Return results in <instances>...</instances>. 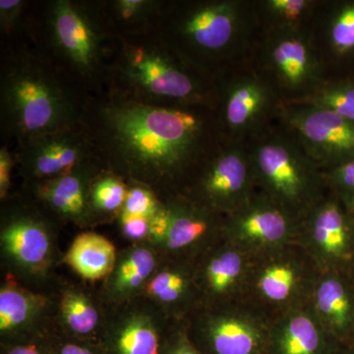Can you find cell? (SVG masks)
Listing matches in <instances>:
<instances>
[{"label": "cell", "mask_w": 354, "mask_h": 354, "mask_svg": "<svg viewBox=\"0 0 354 354\" xmlns=\"http://www.w3.org/2000/svg\"><path fill=\"white\" fill-rule=\"evenodd\" d=\"M104 169L100 160L93 158L67 174L35 183V192L57 215L84 223L94 216L91 207V187Z\"/></svg>", "instance_id": "10"}, {"label": "cell", "mask_w": 354, "mask_h": 354, "mask_svg": "<svg viewBox=\"0 0 354 354\" xmlns=\"http://www.w3.org/2000/svg\"><path fill=\"white\" fill-rule=\"evenodd\" d=\"M243 268L241 256L234 251H225L211 260L207 266L206 277L211 290L225 292L234 286Z\"/></svg>", "instance_id": "29"}, {"label": "cell", "mask_w": 354, "mask_h": 354, "mask_svg": "<svg viewBox=\"0 0 354 354\" xmlns=\"http://www.w3.org/2000/svg\"><path fill=\"white\" fill-rule=\"evenodd\" d=\"M269 60L274 75L288 90L315 88L318 62L304 36L290 29L278 32L270 44Z\"/></svg>", "instance_id": "12"}, {"label": "cell", "mask_w": 354, "mask_h": 354, "mask_svg": "<svg viewBox=\"0 0 354 354\" xmlns=\"http://www.w3.org/2000/svg\"><path fill=\"white\" fill-rule=\"evenodd\" d=\"M162 206V202L152 189L142 184L130 183L122 212L151 218Z\"/></svg>", "instance_id": "32"}, {"label": "cell", "mask_w": 354, "mask_h": 354, "mask_svg": "<svg viewBox=\"0 0 354 354\" xmlns=\"http://www.w3.org/2000/svg\"><path fill=\"white\" fill-rule=\"evenodd\" d=\"M193 342L204 354H268L269 335L253 324L223 317L209 323Z\"/></svg>", "instance_id": "15"}, {"label": "cell", "mask_w": 354, "mask_h": 354, "mask_svg": "<svg viewBox=\"0 0 354 354\" xmlns=\"http://www.w3.org/2000/svg\"><path fill=\"white\" fill-rule=\"evenodd\" d=\"M293 102L332 111L354 123V80L341 79L324 83Z\"/></svg>", "instance_id": "25"}, {"label": "cell", "mask_w": 354, "mask_h": 354, "mask_svg": "<svg viewBox=\"0 0 354 354\" xmlns=\"http://www.w3.org/2000/svg\"><path fill=\"white\" fill-rule=\"evenodd\" d=\"M145 288L148 295L157 301L174 304L185 291L186 279L180 272L165 270L152 277Z\"/></svg>", "instance_id": "31"}, {"label": "cell", "mask_w": 354, "mask_h": 354, "mask_svg": "<svg viewBox=\"0 0 354 354\" xmlns=\"http://www.w3.org/2000/svg\"><path fill=\"white\" fill-rule=\"evenodd\" d=\"M65 261L82 278L97 281L113 271L115 247L102 235L84 232L74 239Z\"/></svg>", "instance_id": "18"}, {"label": "cell", "mask_w": 354, "mask_h": 354, "mask_svg": "<svg viewBox=\"0 0 354 354\" xmlns=\"http://www.w3.org/2000/svg\"><path fill=\"white\" fill-rule=\"evenodd\" d=\"M120 223L122 234L132 241H141L149 237L150 218L121 212Z\"/></svg>", "instance_id": "39"}, {"label": "cell", "mask_w": 354, "mask_h": 354, "mask_svg": "<svg viewBox=\"0 0 354 354\" xmlns=\"http://www.w3.org/2000/svg\"><path fill=\"white\" fill-rule=\"evenodd\" d=\"M241 9L234 1L201 2L181 8L164 4L157 31L198 66L223 55L234 44ZM204 69V68H203Z\"/></svg>", "instance_id": "5"}, {"label": "cell", "mask_w": 354, "mask_h": 354, "mask_svg": "<svg viewBox=\"0 0 354 354\" xmlns=\"http://www.w3.org/2000/svg\"><path fill=\"white\" fill-rule=\"evenodd\" d=\"M88 94L39 46H7L0 68L1 132L18 143L82 124Z\"/></svg>", "instance_id": "2"}, {"label": "cell", "mask_w": 354, "mask_h": 354, "mask_svg": "<svg viewBox=\"0 0 354 354\" xmlns=\"http://www.w3.org/2000/svg\"><path fill=\"white\" fill-rule=\"evenodd\" d=\"M14 155L25 178L34 183L62 176L97 158L83 122L78 127L21 142Z\"/></svg>", "instance_id": "8"}, {"label": "cell", "mask_w": 354, "mask_h": 354, "mask_svg": "<svg viewBox=\"0 0 354 354\" xmlns=\"http://www.w3.org/2000/svg\"><path fill=\"white\" fill-rule=\"evenodd\" d=\"M165 339L150 317L133 315L102 335L106 354H160Z\"/></svg>", "instance_id": "16"}, {"label": "cell", "mask_w": 354, "mask_h": 354, "mask_svg": "<svg viewBox=\"0 0 354 354\" xmlns=\"http://www.w3.org/2000/svg\"><path fill=\"white\" fill-rule=\"evenodd\" d=\"M283 120L315 164L337 167L354 160V123L309 104L283 106Z\"/></svg>", "instance_id": "7"}, {"label": "cell", "mask_w": 354, "mask_h": 354, "mask_svg": "<svg viewBox=\"0 0 354 354\" xmlns=\"http://www.w3.org/2000/svg\"><path fill=\"white\" fill-rule=\"evenodd\" d=\"M171 208V223L165 246L171 250H179L192 245L209 232V214L207 207L191 203L169 202Z\"/></svg>", "instance_id": "23"}, {"label": "cell", "mask_w": 354, "mask_h": 354, "mask_svg": "<svg viewBox=\"0 0 354 354\" xmlns=\"http://www.w3.org/2000/svg\"><path fill=\"white\" fill-rule=\"evenodd\" d=\"M16 165L15 155L8 147L2 146L0 150V198L6 199L10 189L11 174Z\"/></svg>", "instance_id": "40"}, {"label": "cell", "mask_w": 354, "mask_h": 354, "mask_svg": "<svg viewBox=\"0 0 354 354\" xmlns=\"http://www.w3.org/2000/svg\"><path fill=\"white\" fill-rule=\"evenodd\" d=\"M43 306L44 299L41 297L15 286H3L0 290L2 344L36 337L30 328Z\"/></svg>", "instance_id": "17"}, {"label": "cell", "mask_w": 354, "mask_h": 354, "mask_svg": "<svg viewBox=\"0 0 354 354\" xmlns=\"http://www.w3.org/2000/svg\"><path fill=\"white\" fill-rule=\"evenodd\" d=\"M102 3L109 22L120 37L144 34L156 29L165 2L114 0Z\"/></svg>", "instance_id": "21"}, {"label": "cell", "mask_w": 354, "mask_h": 354, "mask_svg": "<svg viewBox=\"0 0 354 354\" xmlns=\"http://www.w3.org/2000/svg\"><path fill=\"white\" fill-rule=\"evenodd\" d=\"M160 354H204L188 335L177 334L167 337Z\"/></svg>", "instance_id": "41"}, {"label": "cell", "mask_w": 354, "mask_h": 354, "mask_svg": "<svg viewBox=\"0 0 354 354\" xmlns=\"http://www.w3.org/2000/svg\"><path fill=\"white\" fill-rule=\"evenodd\" d=\"M316 304L319 311L330 326L337 330H344L348 324L351 304L346 291L339 281L326 279L316 293Z\"/></svg>", "instance_id": "27"}, {"label": "cell", "mask_w": 354, "mask_h": 354, "mask_svg": "<svg viewBox=\"0 0 354 354\" xmlns=\"http://www.w3.org/2000/svg\"><path fill=\"white\" fill-rule=\"evenodd\" d=\"M199 108L145 104L102 88L88 95L83 125L104 169L158 195L216 148Z\"/></svg>", "instance_id": "1"}, {"label": "cell", "mask_w": 354, "mask_h": 354, "mask_svg": "<svg viewBox=\"0 0 354 354\" xmlns=\"http://www.w3.org/2000/svg\"><path fill=\"white\" fill-rule=\"evenodd\" d=\"M171 208L169 203H162V206L150 218L149 237L156 243H165L169 234L171 223Z\"/></svg>", "instance_id": "38"}, {"label": "cell", "mask_w": 354, "mask_h": 354, "mask_svg": "<svg viewBox=\"0 0 354 354\" xmlns=\"http://www.w3.org/2000/svg\"><path fill=\"white\" fill-rule=\"evenodd\" d=\"M295 272L288 265L277 264L266 269L260 279L263 295L272 301H283L290 297L295 285Z\"/></svg>", "instance_id": "30"}, {"label": "cell", "mask_w": 354, "mask_h": 354, "mask_svg": "<svg viewBox=\"0 0 354 354\" xmlns=\"http://www.w3.org/2000/svg\"><path fill=\"white\" fill-rule=\"evenodd\" d=\"M250 156L254 176L262 181L272 200L286 207L306 204L315 189V162L298 142L270 136L254 147Z\"/></svg>", "instance_id": "6"}, {"label": "cell", "mask_w": 354, "mask_h": 354, "mask_svg": "<svg viewBox=\"0 0 354 354\" xmlns=\"http://www.w3.org/2000/svg\"><path fill=\"white\" fill-rule=\"evenodd\" d=\"M55 354H106L100 342H83L66 337H51Z\"/></svg>", "instance_id": "36"}, {"label": "cell", "mask_w": 354, "mask_h": 354, "mask_svg": "<svg viewBox=\"0 0 354 354\" xmlns=\"http://www.w3.org/2000/svg\"><path fill=\"white\" fill-rule=\"evenodd\" d=\"M44 16L41 50L87 94L102 90L120 36L102 2L53 0Z\"/></svg>", "instance_id": "4"}, {"label": "cell", "mask_w": 354, "mask_h": 354, "mask_svg": "<svg viewBox=\"0 0 354 354\" xmlns=\"http://www.w3.org/2000/svg\"><path fill=\"white\" fill-rule=\"evenodd\" d=\"M60 312L68 334L66 337L83 342H100L97 335L99 313L82 292L67 291L62 297Z\"/></svg>", "instance_id": "24"}, {"label": "cell", "mask_w": 354, "mask_h": 354, "mask_svg": "<svg viewBox=\"0 0 354 354\" xmlns=\"http://www.w3.org/2000/svg\"><path fill=\"white\" fill-rule=\"evenodd\" d=\"M200 169L198 189L208 208L234 212L248 201L253 167L239 147H216Z\"/></svg>", "instance_id": "9"}, {"label": "cell", "mask_w": 354, "mask_h": 354, "mask_svg": "<svg viewBox=\"0 0 354 354\" xmlns=\"http://www.w3.org/2000/svg\"><path fill=\"white\" fill-rule=\"evenodd\" d=\"M203 71L153 29L120 37L104 88L145 104L212 108L213 90Z\"/></svg>", "instance_id": "3"}, {"label": "cell", "mask_w": 354, "mask_h": 354, "mask_svg": "<svg viewBox=\"0 0 354 354\" xmlns=\"http://www.w3.org/2000/svg\"><path fill=\"white\" fill-rule=\"evenodd\" d=\"M26 2L22 0H1L0 1V27L10 36L20 22Z\"/></svg>", "instance_id": "37"}, {"label": "cell", "mask_w": 354, "mask_h": 354, "mask_svg": "<svg viewBox=\"0 0 354 354\" xmlns=\"http://www.w3.org/2000/svg\"><path fill=\"white\" fill-rule=\"evenodd\" d=\"M157 260L155 254L146 247H136L121 256L114 266L111 279V290L114 297L124 298L138 291L150 281Z\"/></svg>", "instance_id": "22"}, {"label": "cell", "mask_w": 354, "mask_h": 354, "mask_svg": "<svg viewBox=\"0 0 354 354\" xmlns=\"http://www.w3.org/2000/svg\"><path fill=\"white\" fill-rule=\"evenodd\" d=\"M329 178L349 208H354V160L330 169Z\"/></svg>", "instance_id": "33"}, {"label": "cell", "mask_w": 354, "mask_h": 354, "mask_svg": "<svg viewBox=\"0 0 354 354\" xmlns=\"http://www.w3.org/2000/svg\"><path fill=\"white\" fill-rule=\"evenodd\" d=\"M272 106V93L256 77L236 79L223 90L220 121L227 134L239 136L255 129Z\"/></svg>", "instance_id": "11"}, {"label": "cell", "mask_w": 354, "mask_h": 354, "mask_svg": "<svg viewBox=\"0 0 354 354\" xmlns=\"http://www.w3.org/2000/svg\"><path fill=\"white\" fill-rule=\"evenodd\" d=\"M1 354H55L50 335H38L22 341L2 344Z\"/></svg>", "instance_id": "34"}, {"label": "cell", "mask_w": 354, "mask_h": 354, "mask_svg": "<svg viewBox=\"0 0 354 354\" xmlns=\"http://www.w3.org/2000/svg\"><path fill=\"white\" fill-rule=\"evenodd\" d=\"M128 185L122 177L104 169L91 187V207L95 215H120L127 200Z\"/></svg>", "instance_id": "26"}, {"label": "cell", "mask_w": 354, "mask_h": 354, "mask_svg": "<svg viewBox=\"0 0 354 354\" xmlns=\"http://www.w3.org/2000/svg\"><path fill=\"white\" fill-rule=\"evenodd\" d=\"M271 201L249 199L232 212L230 230L237 239L259 246L274 245L285 241L290 232V216L286 208Z\"/></svg>", "instance_id": "14"}, {"label": "cell", "mask_w": 354, "mask_h": 354, "mask_svg": "<svg viewBox=\"0 0 354 354\" xmlns=\"http://www.w3.org/2000/svg\"><path fill=\"white\" fill-rule=\"evenodd\" d=\"M51 239L41 218L31 214L10 216L1 232L6 253L30 272H41L50 264Z\"/></svg>", "instance_id": "13"}, {"label": "cell", "mask_w": 354, "mask_h": 354, "mask_svg": "<svg viewBox=\"0 0 354 354\" xmlns=\"http://www.w3.org/2000/svg\"><path fill=\"white\" fill-rule=\"evenodd\" d=\"M308 6L306 0H270L266 3L269 12L288 24V27L299 21Z\"/></svg>", "instance_id": "35"}, {"label": "cell", "mask_w": 354, "mask_h": 354, "mask_svg": "<svg viewBox=\"0 0 354 354\" xmlns=\"http://www.w3.org/2000/svg\"><path fill=\"white\" fill-rule=\"evenodd\" d=\"M312 241L321 254L330 258L344 256L348 250V216L335 201L319 205L311 216Z\"/></svg>", "instance_id": "20"}, {"label": "cell", "mask_w": 354, "mask_h": 354, "mask_svg": "<svg viewBox=\"0 0 354 354\" xmlns=\"http://www.w3.org/2000/svg\"><path fill=\"white\" fill-rule=\"evenodd\" d=\"M330 48L339 55L354 53V1L337 7L329 24Z\"/></svg>", "instance_id": "28"}, {"label": "cell", "mask_w": 354, "mask_h": 354, "mask_svg": "<svg viewBox=\"0 0 354 354\" xmlns=\"http://www.w3.org/2000/svg\"><path fill=\"white\" fill-rule=\"evenodd\" d=\"M268 354H335L322 330L311 319L297 315L269 335Z\"/></svg>", "instance_id": "19"}]
</instances>
